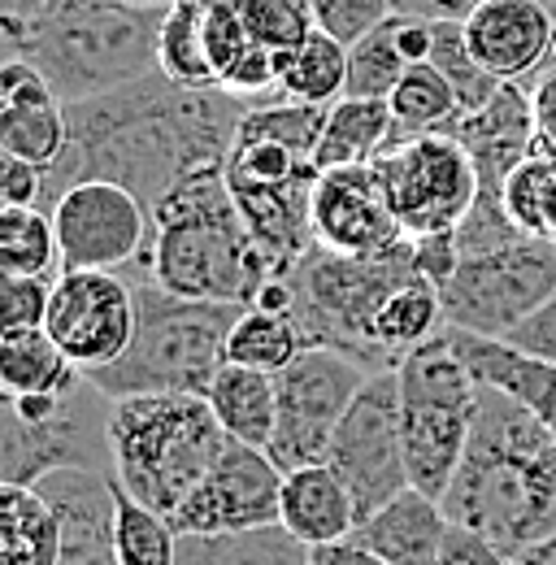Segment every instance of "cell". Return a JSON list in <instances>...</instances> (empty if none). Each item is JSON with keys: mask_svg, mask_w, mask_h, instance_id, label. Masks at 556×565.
<instances>
[{"mask_svg": "<svg viewBox=\"0 0 556 565\" xmlns=\"http://www.w3.org/2000/svg\"><path fill=\"white\" fill-rule=\"evenodd\" d=\"M244 100L222 87H183L161 71L70 105V148L49 170L44 205L83 179H109L152 205L192 170L226 166L244 122Z\"/></svg>", "mask_w": 556, "mask_h": 565, "instance_id": "1", "label": "cell"}, {"mask_svg": "<svg viewBox=\"0 0 556 565\" xmlns=\"http://www.w3.org/2000/svg\"><path fill=\"white\" fill-rule=\"evenodd\" d=\"M439 504L448 522L517 562L556 544V426L526 401L479 383L474 430Z\"/></svg>", "mask_w": 556, "mask_h": 565, "instance_id": "2", "label": "cell"}, {"mask_svg": "<svg viewBox=\"0 0 556 565\" xmlns=\"http://www.w3.org/2000/svg\"><path fill=\"white\" fill-rule=\"evenodd\" d=\"M136 270L183 300H257V291L266 287V270L231 196L226 166H201L183 174L152 205V235Z\"/></svg>", "mask_w": 556, "mask_h": 565, "instance_id": "3", "label": "cell"}, {"mask_svg": "<svg viewBox=\"0 0 556 565\" xmlns=\"http://www.w3.org/2000/svg\"><path fill=\"white\" fill-rule=\"evenodd\" d=\"M161 18L165 9L127 0H44L26 22H4V44L66 105H78L157 71Z\"/></svg>", "mask_w": 556, "mask_h": 565, "instance_id": "4", "label": "cell"}, {"mask_svg": "<svg viewBox=\"0 0 556 565\" xmlns=\"http://www.w3.org/2000/svg\"><path fill=\"white\" fill-rule=\"evenodd\" d=\"M114 479L161 518H174L231 444L205 396L161 392L114 401Z\"/></svg>", "mask_w": 556, "mask_h": 565, "instance_id": "5", "label": "cell"}, {"mask_svg": "<svg viewBox=\"0 0 556 565\" xmlns=\"http://www.w3.org/2000/svg\"><path fill=\"white\" fill-rule=\"evenodd\" d=\"M131 279V275H127ZM139 300V327L131 349L114 365L87 374L109 401L188 392L209 396L217 370L226 365V340L244 305L222 300H183L161 291L152 279H131Z\"/></svg>", "mask_w": 556, "mask_h": 565, "instance_id": "6", "label": "cell"}, {"mask_svg": "<svg viewBox=\"0 0 556 565\" xmlns=\"http://www.w3.org/2000/svg\"><path fill=\"white\" fill-rule=\"evenodd\" d=\"M414 244L405 239L378 257H340L327 248H309L300 266L287 275V313L300 322L309 349H335L361 361L370 374L387 370L370 340V327L392 296L396 282L414 275Z\"/></svg>", "mask_w": 556, "mask_h": 565, "instance_id": "7", "label": "cell"}, {"mask_svg": "<svg viewBox=\"0 0 556 565\" xmlns=\"http://www.w3.org/2000/svg\"><path fill=\"white\" fill-rule=\"evenodd\" d=\"M405 461L417 492L443 500L479 414V379L452 349V335H435L396 365Z\"/></svg>", "mask_w": 556, "mask_h": 565, "instance_id": "8", "label": "cell"}, {"mask_svg": "<svg viewBox=\"0 0 556 565\" xmlns=\"http://www.w3.org/2000/svg\"><path fill=\"white\" fill-rule=\"evenodd\" d=\"M109 414H114V401L92 379H83L66 396L4 401V418H0V479L35 488L53 470L114 475Z\"/></svg>", "mask_w": 556, "mask_h": 565, "instance_id": "9", "label": "cell"}, {"mask_svg": "<svg viewBox=\"0 0 556 565\" xmlns=\"http://www.w3.org/2000/svg\"><path fill=\"white\" fill-rule=\"evenodd\" d=\"M439 296L448 327L504 340L556 296V244L522 235L487 253H466Z\"/></svg>", "mask_w": 556, "mask_h": 565, "instance_id": "10", "label": "cell"}, {"mask_svg": "<svg viewBox=\"0 0 556 565\" xmlns=\"http://www.w3.org/2000/svg\"><path fill=\"white\" fill-rule=\"evenodd\" d=\"M374 174L409 239L457 231L479 201V170L466 143L452 136H409L392 143L374 161Z\"/></svg>", "mask_w": 556, "mask_h": 565, "instance_id": "11", "label": "cell"}, {"mask_svg": "<svg viewBox=\"0 0 556 565\" xmlns=\"http://www.w3.org/2000/svg\"><path fill=\"white\" fill-rule=\"evenodd\" d=\"M365 379L370 370L335 349H304L287 370H278V423L266 452L282 475L327 461L331 439Z\"/></svg>", "mask_w": 556, "mask_h": 565, "instance_id": "12", "label": "cell"}, {"mask_svg": "<svg viewBox=\"0 0 556 565\" xmlns=\"http://www.w3.org/2000/svg\"><path fill=\"white\" fill-rule=\"evenodd\" d=\"M327 466L348 483L361 522L414 488L409 483V461H405L396 370H378V374L365 379V387L348 405L344 423L331 439Z\"/></svg>", "mask_w": 556, "mask_h": 565, "instance_id": "13", "label": "cell"}, {"mask_svg": "<svg viewBox=\"0 0 556 565\" xmlns=\"http://www.w3.org/2000/svg\"><path fill=\"white\" fill-rule=\"evenodd\" d=\"M139 327L136 282L122 270H62L53 282L44 331L57 349L83 370L96 374L131 349Z\"/></svg>", "mask_w": 556, "mask_h": 565, "instance_id": "14", "label": "cell"}, {"mask_svg": "<svg viewBox=\"0 0 556 565\" xmlns=\"http://www.w3.org/2000/svg\"><path fill=\"white\" fill-rule=\"evenodd\" d=\"M62 244V270H127L152 235V213L131 188L109 179H83L53 205Z\"/></svg>", "mask_w": 556, "mask_h": 565, "instance_id": "15", "label": "cell"}, {"mask_svg": "<svg viewBox=\"0 0 556 565\" xmlns=\"http://www.w3.org/2000/svg\"><path fill=\"white\" fill-rule=\"evenodd\" d=\"M282 470L266 448L226 444L201 488L170 518L179 535H239L282 522Z\"/></svg>", "mask_w": 556, "mask_h": 565, "instance_id": "16", "label": "cell"}, {"mask_svg": "<svg viewBox=\"0 0 556 565\" xmlns=\"http://www.w3.org/2000/svg\"><path fill=\"white\" fill-rule=\"evenodd\" d=\"M309 226L318 248L340 257H378L409 239L383 196L374 166L322 170L309 201Z\"/></svg>", "mask_w": 556, "mask_h": 565, "instance_id": "17", "label": "cell"}, {"mask_svg": "<svg viewBox=\"0 0 556 565\" xmlns=\"http://www.w3.org/2000/svg\"><path fill=\"white\" fill-rule=\"evenodd\" d=\"M461 26L474 62L500 83H531L553 62L556 13L539 0H483Z\"/></svg>", "mask_w": 556, "mask_h": 565, "instance_id": "18", "label": "cell"}, {"mask_svg": "<svg viewBox=\"0 0 556 565\" xmlns=\"http://www.w3.org/2000/svg\"><path fill=\"white\" fill-rule=\"evenodd\" d=\"M448 136L466 143V152H470V161L479 170V192L504 201L509 174L535 152L531 83H504L487 105L461 114Z\"/></svg>", "mask_w": 556, "mask_h": 565, "instance_id": "19", "label": "cell"}, {"mask_svg": "<svg viewBox=\"0 0 556 565\" xmlns=\"http://www.w3.org/2000/svg\"><path fill=\"white\" fill-rule=\"evenodd\" d=\"M70 148V105L22 57L0 71V152L53 170Z\"/></svg>", "mask_w": 556, "mask_h": 565, "instance_id": "20", "label": "cell"}, {"mask_svg": "<svg viewBox=\"0 0 556 565\" xmlns=\"http://www.w3.org/2000/svg\"><path fill=\"white\" fill-rule=\"evenodd\" d=\"M35 492L57 509L62 522V562L57 565H122L114 544L118 495L114 475L96 470H53L35 483Z\"/></svg>", "mask_w": 556, "mask_h": 565, "instance_id": "21", "label": "cell"}, {"mask_svg": "<svg viewBox=\"0 0 556 565\" xmlns=\"http://www.w3.org/2000/svg\"><path fill=\"white\" fill-rule=\"evenodd\" d=\"M309 553L340 544L348 535H356L361 513L356 500L348 492V483L322 461V466H300L287 470L282 479V522Z\"/></svg>", "mask_w": 556, "mask_h": 565, "instance_id": "22", "label": "cell"}, {"mask_svg": "<svg viewBox=\"0 0 556 565\" xmlns=\"http://www.w3.org/2000/svg\"><path fill=\"white\" fill-rule=\"evenodd\" d=\"M448 526L452 522H448L443 504L435 495L409 488L392 504H383L374 518H365L356 526V540L392 565H439Z\"/></svg>", "mask_w": 556, "mask_h": 565, "instance_id": "23", "label": "cell"}, {"mask_svg": "<svg viewBox=\"0 0 556 565\" xmlns=\"http://www.w3.org/2000/svg\"><path fill=\"white\" fill-rule=\"evenodd\" d=\"M430 44H435V22L392 13L383 26H374L361 44L348 49V96L387 100L400 74L417 62H430Z\"/></svg>", "mask_w": 556, "mask_h": 565, "instance_id": "24", "label": "cell"}, {"mask_svg": "<svg viewBox=\"0 0 556 565\" xmlns=\"http://www.w3.org/2000/svg\"><path fill=\"white\" fill-rule=\"evenodd\" d=\"M209 409L222 423L226 439L248 448H270L278 423V383L266 370H248L226 361L209 387Z\"/></svg>", "mask_w": 556, "mask_h": 565, "instance_id": "25", "label": "cell"}, {"mask_svg": "<svg viewBox=\"0 0 556 565\" xmlns=\"http://www.w3.org/2000/svg\"><path fill=\"white\" fill-rule=\"evenodd\" d=\"M87 374L70 361L57 340L35 331H0V387L4 401H31V396H66Z\"/></svg>", "mask_w": 556, "mask_h": 565, "instance_id": "26", "label": "cell"}, {"mask_svg": "<svg viewBox=\"0 0 556 565\" xmlns=\"http://www.w3.org/2000/svg\"><path fill=\"white\" fill-rule=\"evenodd\" d=\"M392 143H396L392 105L387 100H365V96H344L340 105L327 109L322 140H318V170L374 166Z\"/></svg>", "mask_w": 556, "mask_h": 565, "instance_id": "27", "label": "cell"}, {"mask_svg": "<svg viewBox=\"0 0 556 565\" xmlns=\"http://www.w3.org/2000/svg\"><path fill=\"white\" fill-rule=\"evenodd\" d=\"M275 74L282 100L331 109L348 96V49L327 31H313L300 44L275 53Z\"/></svg>", "mask_w": 556, "mask_h": 565, "instance_id": "28", "label": "cell"}, {"mask_svg": "<svg viewBox=\"0 0 556 565\" xmlns=\"http://www.w3.org/2000/svg\"><path fill=\"white\" fill-rule=\"evenodd\" d=\"M62 522L57 509L22 483L0 488V565H57Z\"/></svg>", "mask_w": 556, "mask_h": 565, "instance_id": "29", "label": "cell"}, {"mask_svg": "<svg viewBox=\"0 0 556 565\" xmlns=\"http://www.w3.org/2000/svg\"><path fill=\"white\" fill-rule=\"evenodd\" d=\"M392 118H396V143L409 136H448L452 122L466 114L457 87L435 62H417L400 74V83L387 96Z\"/></svg>", "mask_w": 556, "mask_h": 565, "instance_id": "30", "label": "cell"}, {"mask_svg": "<svg viewBox=\"0 0 556 565\" xmlns=\"http://www.w3.org/2000/svg\"><path fill=\"white\" fill-rule=\"evenodd\" d=\"M304 349H309L304 344V331H300V322L287 309L244 305V313L235 318L231 340H226V361L278 374V370H287Z\"/></svg>", "mask_w": 556, "mask_h": 565, "instance_id": "31", "label": "cell"}, {"mask_svg": "<svg viewBox=\"0 0 556 565\" xmlns=\"http://www.w3.org/2000/svg\"><path fill=\"white\" fill-rule=\"evenodd\" d=\"M179 565H309V548L287 526L239 535H179Z\"/></svg>", "mask_w": 556, "mask_h": 565, "instance_id": "32", "label": "cell"}, {"mask_svg": "<svg viewBox=\"0 0 556 565\" xmlns=\"http://www.w3.org/2000/svg\"><path fill=\"white\" fill-rule=\"evenodd\" d=\"M157 71L183 87H217V71L205 40V0H179L161 18Z\"/></svg>", "mask_w": 556, "mask_h": 565, "instance_id": "33", "label": "cell"}, {"mask_svg": "<svg viewBox=\"0 0 556 565\" xmlns=\"http://www.w3.org/2000/svg\"><path fill=\"white\" fill-rule=\"evenodd\" d=\"M0 275L57 279L62 244L49 210H4L0 213Z\"/></svg>", "mask_w": 556, "mask_h": 565, "instance_id": "34", "label": "cell"}, {"mask_svg": "<svg viewBox=\"0 0 556 565\" xmlns=\"http://www.w3.org/2000/svg\"><path fill=\"white\" fill-rule=\"evenodd\" d=\"M504 210L522 235L556 244V152H531L509 174Z\"/></svg>", "mask_w": 556, "mask_h": 565, "instance_id": "35", "label": "cell"}, {"mask_svg": "<svg viewBox=\"0 0 556 565\" xmlns=\"http://www.w3.org/2000/svg\"><path fill=\"white\" fill-rule=\"evenodd\" d=\"M118 522H114V544H118V562L122 565H179V531L170 526V518L152 513L148 504H139L131 492L118 488Z\"/></svg>", "mask_w": 556, "mask_h": 565, "instance_id": "36", "label": "cell"}, {"mask_svg": "<svg viewBox=\"0 0 556 565\" xmlns=\"http://www.w3.org/2000/svg\"><path fill=\"white\" fill-rule=\"evenodd\" d=\"M430 62L448 74V83L457 87V96H461V109H466V114H470V109H479V105H487V100L504 87L500 78H491V74L474 62V53H470V44H466V26H461V22H435Z\"/></svg>", "mask_w": 556, "mask_h": 565, "instance_id": "37", "label": "cell"}, {"mask_svg": "<svg viewBox=\"0 0 556 565\" xmlns=\"http://www.w3.org/2000/svg\"><path fill=\"white\" fill-rule=\"evenodd\" d=\"M239 9L257 44H266L270 53H282L318 31L313 0H239Z\"/></svg>", "mask_w": 556, "mask_h": 565, "instance_id": "38", "label": "cell"}, {"mask_svg": "<svg viewBox=\"0 0 556 565\" xmlns=\"http://www.w3.org/2000/svg\"><path fill=\"white\" fill-rule=\"evenodd\" d=\"M205 40L213 71H217V87H222L226 74L257 49V35L248 31L239 0H205Z\"/></svg>", "mask_w": 556, "mask_h": 565, "instance_id": "39", "label": "cell"}, {"mask_svg": "<svg viewBox=\"0 0 556 565\" xmlns=\"http://www.w3.org/2000/svg\"><path fill=\"white\" fill-rule=\"evenodd\" d=\"M392 0H313V18L318 31H327L331 40H340L344 49L361 44L374 26H383L392 18Z\"/></svg>", "mask_w": 556, "mask_h": 565, "instance_id": "40", "label": "cell"}, {"mask_svg": "<svg viewBox=\"0 0 556 565\" xmlns=\"http://www.w3.org/2000/svg\"><path fill=\"white\" fill-rule=\"evenodd\" d=\"M57 279L0 275V331H35L49 322V300Z\"/></svg>", "mask_w": 556, "mask_h": 565, "instance_id": "41", "label": "cell"}, {"mask_svg": "<svg viewBox=\"0 0 556 565\" xmlns=\"http://www.w3.org/2000/svg\"><path fill=\"white\" fill-rule=\"evenodd\" d=\"M49 188V170L22 157L0 152V205L4 210H40Z\"/></svg>", "mask_w": 556, "mask_h": 565, "instance_id": "42", "label": "cell"}, {"mask_svg": "<svg viewBox=\"0 0 556 565\" xmlns=\"http://www.w3.org/2000/svg\"><path fill=\"white\" fill-rule=\"evenodd\" d=\"M500 344L535 356V361H544V365H556V296L548 300V305H539L522 327H513Z\"/></svg>", "mask_w": 556, "mask_h": 565, "instance_id": "43", "label": "cell"}, {"mask_svg": "<svg viewBox=\"0 0 556 565\" xmlns=\"http://www.w3.org/2000/svg\"><path fill=\"white\" fill-rule=\"evenodd\" d=\"M409 244H414V266L435 282V287H443V282L452 279V270L461 266L457 231H443V235H417V239H409Z\"/></svg>", "mask_w": 556, "mask_h": 565, "instance_id": "44", "label": "cell"}, {"mask_svg": "<svg viewBox=\"0 0 556 565\" xmlns=\"http://www.w3.org/2000/svg\"><path fill=\"white\" fill-rule=\"evenodd\" d=\"M439 565H522L517 557H509V553H500L491 540L483 535H474V531H466V526H448V540H443V562Z\"/></svg>", "mask_w": 556, "mask_h": 565, "instance_id": "45", "label": "cell"}, {"mask_svg": "<svg viewBox=\"0 0 556 565\" xmlns=\"http://www.w3.org/2000/svg\"><path fill=\"white\" fill-rule=\"evenodd\" d=\"M531 105H535V152H556V62L531 78Z\"/></svg>", "mask_w": 556, "mask_h": 565, "instance_id": "46", "label": "cell"}, {"mask_svg": "<svg viewBox=\"0 0 556 565\" xmlns=\"http://www.w3.org/2000/svg\"><path fill=\"white\" fill-rule=\"evenodd\" d=\"M483 0H392L396 13L426 18V22H466Z\"/></svg>", "mask_w": 556, "mask_h": 565, "instance_id": "47", "label": "cell"}, {"mask_svg": "<svg viewBox=\"0 0 556 565\" xmlns=\"http://www.w3.org/2000/svg\"><path fill=\"white\" fill-rule=\"evenodd\" d=\"M309 565H392V562H383L374 548H365L356 535H348L340 544L313 548V553H309Z\"/></svg>", "mask_w": 556, "mask_h": 565, "instance_id": "48", "label": "cell"}, {"mask_svg": "<svg viewBox=\"0 0 556 565\" xmlns=\"http://www.w3.org/2000/svg\"><path fill=\"white\" fill-rule=\"evenodd\" d=\"M0 9H4V22H26L31 13L44 9V0H0Z\"/></svg>", "mask_w": 556, "mask_h": 565, "instance_id": "49", "label": "cell"}, {"mask_svg": "<svg viewBox=\"0 0 556 565\" xmlns=\"http://www.w3.org/2000/svg\"><path fill=\"white\" fill-rule=\"evenodd\" d=\"M522 565H556V544H548V548H535L531 557H522Z\"/></svg>", "mask_w": 556, "mask_h": 565, "instance_id": "50", "label": "cell"}, {"mask_svg": "<svg viewBox=\"0 0 556 565\" xmlns=\"http://www.w3.org/2000/svg\"><path fill=\"white\" fill-rule=\"evenodd\" d=\"M127 4H143V9H170V4H179V0H127Z\"/></svg>", "mask_w": 556, "mask_h": 565, "instance_id": "51", "label": "cell"}, {"mask_svg": "<svg viewBox=\"0 0 556 565\" xmlns=\"http://www.w3.org/2000/svg\"><path fill=\"white\" fill-rule=\"evenodd\" d=\"M553 62H556V35H553Z\"/></svg>", "mask_w": 556, "mask_h": 565, "instance_id": "52", "label": "cell"}]
</instances>
